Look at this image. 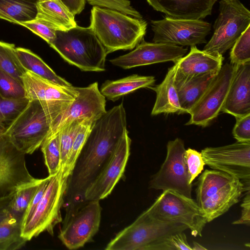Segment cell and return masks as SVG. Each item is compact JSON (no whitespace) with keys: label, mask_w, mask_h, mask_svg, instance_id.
Masks as SVG:
<instances>
[{"label":"cell","mask_w":250,"mask_h":250,"mask_svg":"<svg viewBox=\"0 0 250 250\" xmlns=\"http://www.w3.org/2000/svg\"><path fill=\"white\" fill-rule=\"evenodd\" d=\"M185 160L189 175V182L192 184L193 180L203 170L205 164L201 153L190 148L186 149Z\"/></svg>","instance_id":"obj_38"},{"label":"cell","mask_w":250,"mask_h":250,"mask_svg":"<svg viewBox=\"0 0 250 250\" xmlns=\"http://www.w3.org/2000/svg\"><path fill=\"white\" fill-rule=\"evenodd\" d=\"M87 0L89 4L93 6L116 10L138 19H143L141 14L132 7L129 0Z\"/></svg>","instance_id":"obj_37"},{"label":"cell","mask_w":250,"mask_h":250,"mask_svg":"<svg viewBox=\"0 0 250 250\" xmlns=\"http://www.w3.org/2000/svg\"><path fill=\"white\" fill-rule=\"evenodd\" d=\"M0 96L7 99L25 98L23 84L11 75L0 70Z\"/></svg>","instance_id":"obj_36"},{"label":"cell","mask_w":250,"mask_h":250,"mask_svg":"<svg viewBox=\"0 0 250 250\" xmlns=\"http://www.w3.org/2000/svg\"><path fill=\"white\" fill-rule=\"evenodd\" d=\"M67 181L62 178L60 171L51 176L33 214L21 227V236L28 241L44 231L53 235L55 227L62 221L61 209Z\"/></svg>","instance_id":"obj_9"},{"label":"cell","mask_w":250,"mask_h":250,"mask_svg":"<svg viewBox=\"0 0 250 250\" xmlns=\"http://www.w3.org/2000/svg\"><path fill=\"white\" fill-rule=\"evenodd\" d=\"M37 0H0V18L21 25L34 19Z\"/></svg>","instance_id":"obj_27"},{"label":"cell","mask_w":250,"mask_h":250,"mask_svg":"<svg viewBox=\"0 0 250 250\" xmlns=\"http://www.w3.org/2000/svg\"><path fill=\"white\" fill-rule=\"evenodd\" d=\"M25 155L5 133L0 135V197L13 194L19 187L35 179L27 168Z\"/></svg>","instance_id":"obj_17"},{"label":"cell","mask_w":250,"mask_h":250,"mask_svg":"<svg viewBox=\"0 0 250 250\" xmlns=\"http://www.w3.org/2000/svg\"><path fill=\"white\" fill-rule=\"evenodd\" d=\"M242 214L239 220L232 222V224H244L248 226H250V191L248 190L246 195L244 197L242 203Z\"/></svg>","instance_id":"obj_43"},{"label":"cell","mask_w":250,"mask_h":250,"mask_svg":"<svg viewBox=\"0 0 250 250\" xmlns=\"http://www.w3.org/2000/svg\"><path fill=\"white\" fill-rule=\"evenodd\" d=\"M16 52L21 63L26 71L59 85L73 86L71 83L58 75L40 57L31 50L16 47Z\"/></svg>","instance_id":"obj_26"},{"label":"cell","mask_w":250,"mask_h":250,"mask_svg":"<svg viewBox=\"0 0 250 250\" xmlns=\"http://www.w3.org/2000/svg\"><path fill=\"white\" fill-rule=\"evenodd\" d=\"M158 250H192L184 231L171 235L159 247Z\"/></svg>","instance_id":"obj_40"},{"label":"cell","mask_w":250,"mask_h":250,"mask_svg":"<svg viewBox=\"0 0 250 250\" xmlns=\"http://www.w3.org/2000/svg\"><path fill=\"white\" fill-rule=\"evenodd\" d=\"M43 179L33 180L19 187L13 194L9 205L10 215L20 221Z\"/></svg>","instance_id":"obj_30"},{"label":"cell","mask_w":250,"mask_h":250,"mask_svg":"<svg viewBox=\"0 0 250 250\" xmlns=\"http://www.w3.org/2000/svg\"><path fill=\"white\" fill-rule=\"evenodd\" d=\"M126 126V112L122 104L106 111L93 124L68 179L63 224L85 204V190L100 173Z\"/></svg>","instance_id":"obj_1"},{"label":"cell","mask_w":250,"mask_h":250,"mask_svg":"<svg viewBox=\"0 0 250 250\" xmlns=\"http://www.w3.org/2000/svg\"><path fill=\"white\" fill-rule=\"evenodd\" d=\"M5 127L2 124L1 119L0 117V135L3 133L5 131Z\"/></svg>","instance_id":"obj_47"},{"label":"cell","mask_w":250,"mask_h":250,"mask_svg":"<svg viewBox=\"0 0 250 250\" xmlns=\"http://www.w3.org/2000/svg\"><path fill=\"white\" fill-rule=\"evenodd\" d=\"M49 45L64 61L83 71L105 70L107 54L90 27L77 25L65 31L57 30L55 38Z\"/></svg>","instance_id":"obj_3"},{"label":"cell","mask_w":250,"mask_h":250,"mask_svg":"<svg viewBox=\"0 0 250 250\" xmlns=\"http://www.w3.org/2000/svg\"><path fill=\"white\" fill-rule=\"evenodd\" d=\"M159 220L187 226L192 235L202 236L206 217L196 202L178 192L166 190L145 211Z\"/></svg>","instance_id":"obj_8"},{"label":"cell","mask_w":250,"mask_h":250,"mask_svg":"<svg viewBox=\"0 0 250 250\" xmlns=\"http://www.w3.org/2000/svg\"><path fill=\"white\" fill-rule=\"evenodd\" d=\"M95 122L85 119L78 130L65 167L62 172L60 171L63 179L68 180L71 174L76 161Z\"/></svg>","instance_id":"obj_33"},{"label":"cell","mask_w":250,"mask_h":250,"mask_svg":"<svg viewBox=\"0 0 250 250\" xmlns=\"http://www.w3.org/2000/svg\"><path fill=\"white\" fill-rule=\"evenodd\" d=\"M51 176L48 175V177L44 178L43 181L40 186L39 188L36 191L35 195L32 198L31 202L28 205L23 217L21 221V227L23 226L30 219L33 214L37 205H38L41 199L42 198L48 182Z\"/></svg>","instance_id":"obj_42"},{"label":"cell","mask_w":250,"mask_h":250,"mask_svg":"<svg viewBox=\"0 0 250 250\" xmlns=\"http://www.w3.org/2000/svg\"><path fill=\"white\" fill-rule=\"evenodd\" d=\"M192 250H207L205 248L203 247L202 245L199 244V243L193 242V247L192 248Z\"/></svg>","instance_id":"obj_46"},{"label":"cell","mask_w":250,"mask_h":250,"mask_svg":"<svg viewBox=\"0 0 250 250\" xmlns=\"http://www.w3.org/2000/svg\"><path fill=\"white\" fill-rule=\"evenodd\" d=\"M13 194L0 197V222L10 215L9 205Z\"/></svg>","instance_id":"obj_45"},{"label":"cell","mask_w":250,"mask_h":250,"mask_svg":"<svg viewBox=\"0 0 250 250\" xmlns=\"http://www.w3.org/2000/svg\"><path fill=\"white\" fill-rule=\"evenodd\" d=\"M234 65H223L205 92L191 109L186 125L205 127L221 111L232 78Z\"/></svg>","instance_id":"obj_14"},{"label":"cell","mask_w":250,"mask_h":250,"mask_svg":"<svg viewBox=\"0 0 250 250\" xmlns=\"http://www.w3.org/2000/svg\"><path fill=\"white\" fill-rule=\"evenodd\" d=\"M189 52L177 62L174 84L177 89L194 78L218 73L223 65L222 55L214 56L196 45L190 46Z\"/></svg>","instance_id":"obj_20"},{"label":"cell","mask_w":250,"mask_h":250,"mask_svg":"<svg viewBox=\"0 0 250 250\" xmlns=\"http://www.w3.org/2000/svg\"><path fill=\"white\" fill-rule=\"evenodd\" d=\"M89 27L108 54L135 48L143 40L147 22L116 10L93 6Z\"/></svg>","instance_id":"obj_2"},{"label":"cell","mask_w":250,"mask_h":250,"mask_svg":"<svg viewBox=\"0 0 250 250\" xmlns=\"http://www.w3.org/2000/svg\"><path fill=\"white\" fill-rule=\"evenodd\" d=\"M101 211L99 200L87 202L62 225L59 239L69 250L83 247L99 230Z\"/></svg>","instance_id":"obj_16"},{"label":"cell","mask_w":250,"mask_h":250,"mask_svg":"<svg viewBox=\"0 0 250 250\" xmlns=\"http://www.w3.org/2000/svg\"><path fill=\"white\" fill-rule=\"evenodd\" d=\"M78 94L66 111L55 122L47 135L56 133L64 125L77 120L95 122L106 110L105 97L97 82L85 87H76Z\"/></svg>","instance_id":"obj_18"},{"label":"cell","mask_w":250,"mask_h":250,"mask_svg":"<svg viewBox=\"0 0 250 250\" xmlns=\"http://www.w3.org/2000/svg\"><path fill=\"white\" fill-rule=\"evenodd\" d=\"M22 81L25 98L29 101L38 100L42 103L51 121V127L78 94L75 86L59 85L29 71L24 74Z\"/></svg>","instance_id":"obj_10"},{"label":"cell","mask_w":250,"mask_h":250,"mask_svg":"<svg viewBox=\"0 0 250 250\" xmlns=\"http://www.w3.org/2000/svg\"><path fill=\"white\" fill-rule=\"evenodd\" d=\"M230 59L233 65L250 62V25L240 36L231 47Z\"/></svg>","instance_id":"obj_35"},{"label":"cell","mask_w":250,"mask_h":250,"mask_svg":"<svg viewBox=\"0 0 250 250\" xmlns=\"http://www.w3.org/2000/svg\"><path fill=\"white\" fill-rule=\"evenodd\" d=\"M155 82L153 76L133 74L117 80H107L103 83L100 90L105 98L115 101L138 89L149 88Z\"/></svg>","instance_id":"obj_25"},{"label":"cell","mask_w":250,"mask_h":250,"mask_svg":"<svg viewBox=\"0 0 250 250\" xmlns=\"http://www.w3.org/2000/svg\"><path fill=\"white\" fill-rule=\"evenodd\" d=\"M60 131L47 135L41 147L49 176L58 173L61 167Z\"/></svg>","instance_id":"obj_31"},{"label":"cell","mask_w":250,"mask_h":250,"mask_svg":"<svg viewBox=\"0 0 250 250\" xmlns=\"http://www.w3.org/2000/svg\"><path fill=\"white\" fill-rule=\"evenodd\" d=\"M153 42L178 46H194L207 42L211 25L202 20L175 19L166 17L151 21Z\"/></svg>","instance_id":"obj_12"},{"label":"cell","mask_w":250,"mask_h":250,"mask_svg":"<svg viewBox=\"0 0 250 250\" xmlns=\"http://www.w3.org/2000/svg\"><path fill=\"white\" fill-rule=\"evenodd\" d=\"M36 18L57 30L65 31L77 25L74 15L60 0H37Z\"/></svg>","instance_id":"obj_24"},{"label":"cell","mask_w":250,"mask_h":250,"mask_svg":"<svg viewBox=\"0 0 250 250\" xmlns=\"http://www.w3.org/2000/svg\"><path fill=\"white\" fill-rule=\"evenodd\" d=\"M21 25L29 29L49 45L55 38L56 30L42 20L35 18L33 20L22 23Z\"/></svg>","instance_id":"obj_39"},{"label":"cell","mask_w":250,"mask_h":250,"mask_svg":"<svg viewBox=\"0 0 250 250\" xmlns=\"http://www.w3.org/2000/svg\"><path fill=\"white\" fill-rule=\"evenodd\" d=\"M177 66V62H175L173 66L168 69L165 79L161 83L148 88L154 90L156 94L151 115H157L161 113H185L180 106L177 90L174 84Z\"/></svg>","instance_id":"obj_23"},{"label":"cell","mask_w":250,"mask_h":250,"mask_svg":"<svg viewBox=\"0 0 250 250\" xmlns=\"http://www.w3.org/2000/svg\"><path fill=\"white\" fill-rule=\"evenodd\" d=\"M218 73L207 74L191 79L177 89L179 103L185 113H189Z\"/></svg>","instance_id":"obj_28"},{"label":"cell","mask_w":250,"mask_h":250,"mask_svg":"<svg viewBox=\"0 0 250 250\" xmlns=\"http://www.w3.org/2000/svg\"><path fill=\"white\" fill-rule=\"evenodd\" d=\"M84 120L74 121L63 126L60 130L61 152V172H62L65 167L75 138Z\"/></svg>","instance_id":"obj_34"},{"label":"cell","mask_w":250,"mask_h":250,"mask_svg":"<svg viewBox=\"0 0 250 250\" xmlns=\"http://www.w3.org/2000/svg\"><path fill=\"white\" fill-rule=\"evenodd\" d=\"M188 48L173 44L143 41L131 52L109 60L113 65L125 69L166 62H177Z\"/></svg>","instance_id":"obj_19"},{"label":"cell","mask_w":250,"mask_h":250,"mask_svg":"<svg viewBox=\"0 0 250 250\" xmlns=\"http://www.w3.org/2000/svg\"><path fill=\"white\" fill-rule=\"evenodd\" d=\"M201 153L205 165L236 177L250 188V142L208 147Z\"/></svg>","instance_id":"obj_13"},{"label":"cell","mask_w":250,"mask_h":250,"mask_svg":"<svg viewBox=\"0 0 250 250\" xmlns=\"http://www.w3.org/2000/svg\"><path fill=\"white\" fill-rule=\"evenodd\" d=\"M167 156L159 171L149 182L151 188L172 190L191 198L192 184L185 160L183 141L179 138L169 141L167 145Z\"/></svg>","instance_id":"obj_11"},{"label":"cell","mask_w":250,"mask_h":250,"mask_svg":"<svg viewBox=\"0 0 250 250\" xmlns=\"http://www.w3.org/2000/svg\"><path fill=\"white\" fill-rule=\"evenodd\" d=\"M195 185L196 202L208 223L226 212L250 189L236 177L215 169H206Z\"/></svg>","instance_id":"obj_4"},{"label":"cell","mask_w":250,"mask_h":250,"mask_svg":"<svg viewBox=\"0 0 250 250\" xmlns=\"http://www.w3.org/2000/svg\"><path fill=\"white\" fill-rule=\"evenodd\" d=\"M234 66L232 78L221 111L236 118L250 114V62Z\"/></svg>","instance_id":"obj_21"},{"label":"cell","mask_w":250,"mask_h":250,"mask_svg":"<svg viewBox=\"0 0 250 250\" xmlns=\"http://www.w3.org/2000/svg\"><path fill=\"white\" fill-rule=\"evenodd\" d=\"M236 119L232 130L234 138L238 142H250V114Z\"/></svg>","instance_id":"obj_41"},{"label":"cell","mask_w":250,"mask_h":250,"mask_svg":"<svg viewBox=\"0 0 250 250\" xmlns=\"http://www.w3.org/2000/svg\"><path fill=\"white\" fill-rule=\"evenodd\" d=\"M0 70L22 84V77L26 70L18 58L14 44L0 41Z\"/></svg>","instance_id":"obj_32"},{"label":"cell","mask_w":250,"mask_h":250,"mask_svg":"<svg viewBox=\"0 0 250 250\" xmlns=\"http://www.w3.org/2000/svg\"><path fill=\"white\" fill-rule=\"evenodd\" d=\"M131 142L126 129L97 177L85 190V204L102 200L111 193L124 172L130 155Z\"/></svg>","instance_id":"obj_15"},{"label":"cell","mask_w":250,"mask_h":250,"mask_svg":"<svg viewBox=\"0 0 250 250\" xmlns=\"http://www.w3.org/2000/svg\"><path fill=\"white\" fill-rule=\"evenodd\" d=\"M166 17L183 20H202L211 14L216 0H146Z\"/></svg>","instance_id":"obj_22"},{"label":"cell","mask_w":250,"mask_h":250,"mask_svg":"<svg viewBox=\"0 0 250 250\" xmlns=\"http://www.w3.org/2000/svg\"><path fill=\"white\" fill-rule=\"evenodd\" d=\"M74 15L81 13L83 10L85 0H60Z\"/></svg>","instance_id":"obj_44"},{"label":"cell","mask_w":250,"mask_h":250,"mask_svg":"<svg viewBox=\"0 0 250 250\" xmlns=\"http://www.w3.org/2000/svg\"><path fill=\"white\" fill-rule=\"evenodd\" d=\"M28 241L21 236V222L9 215L0 222V250H16Z\"/></svg>","instance_id":"obj_29"},{"label":"cell","mask_w":250,"mask_h":250,"mask_svg":"<svg viewBox=\"0 0 250 250\" xmlns=\"http://www.w3.org/2000/svg\"><path fill=\"white\" fill-rule=\"evenodd\" d=\"M219 8L213 34L203 49L214 56H223L250 25V12L240 0H220Z\"/></svg>","instance_id":"obj_7"},{"label":"cell","mask_w":250,"mask_h":250,"mask_svg":"<svg viewBox=\"0 0 250 250\" xmlns=\"http://www.w3.org/2000/svg\"><path fill=\"white\" fill-rule=\"evenodd\" d=\"M188 229L184 224L162 221L144 211L132 223L119 232L105 250H158L170 236Z\"/></svg>","instance_id":"obj_5"},{"label":"cell","mask_w":250,"mask_h":250,"mask_svg":"<svg viewBox=\"0 0 250 250\" xmlns=\"http://www.w3.org/2000/svg\"><path fill=\"white\" fill-rule=\"evenodd\" d=\"M51 127L44 106L39 101L33 100L29 101L4 133L19 150L31 154L41 147Z\"/></svg>","instance_id":"obj_6"}]
</instances>
